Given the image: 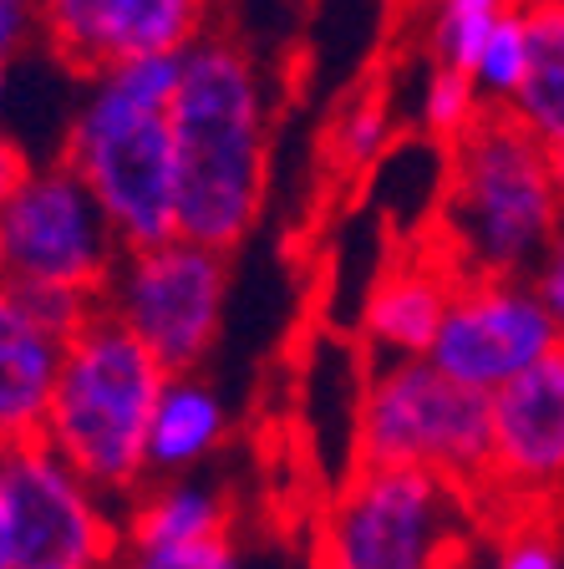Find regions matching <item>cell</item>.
<instances>
[{
  "label": "cell",
  "mask_w": 564,
  "mask_h": 569,
  "mask_svg": "<svg viewBox=\"0 0 564 569\" xmlns=\"http://www.w3.org/2000/svg\"><path fill=\"white\" fill-rule=\"evenodd\" d=\"M26 173H31V158H26V148L0 132V209L11 203V193L21 189V178H26Z\"/></svg>",
  "instance_id": "cell-26"
},
{
  "label": "cell",
  "mask_w": 564,
  "mask_h": 569,
  "mask_svg": "<svg viewBox=\"0 0 564 569\" xmlns=\"http://www.w3.org/2000/svg\"><path fill=\"white\" fill-rule=\"evenodd\" d=\"M235 432V412L204 371H174L148 427V478H194Z\"/></svg>",
  "instance_id": "cell-15"
},
{
  "label": "cell",
  "mask_w": 564,
  "mask_h": 569,
  "mask_svg": "<svg viewBox=\"0 0 564 569\" xmlns=\"http://www.w3.org/2000/svg\"><path fill=\"white\" fill-rule=\"evenodd\" d=\"M473 488L423 468H366L336 488L320 569H453L473 533Z\"/></svg>",
  "instance_id": "cell-5"
},
{
  "label": "cell",
  "mask_w": 564,
  "mask_h": 569,
  "mask_svg": "<svg viewBox=\"0 0 564 569\" xmlns=\"http://www.w3.org/2000/svg\"><path fill=\"white\" fill-rule=\"evenodd\" d=\"M524 280H530V290L540 296L544 316L554 320V331H560V341H564V219L550 234V244L540 249V260H534V270L524 274Z\"/></svg>",
  "instance_id": "cell-25"
},
{
  "label": "cell",
  "mask_w": 564,
  "mask_h": 569,
  "mask_svg": "<svg viewBox=\"0 0 564 569\" xmlns=\"http://www.w3.org/2000/svg\"><path fill=\"white\" fill-rule=\"evenodd\" d=\"M122 260V244L87 183L61 158L31 163L0 209V280L31 296L97 306Z\"/></svg>",
  "instance_id": "cell-7"
},
{
  "label": "cell",
  "mask_w": 564,
  "mask_h": 569,
  "mask_svg": "<svg viewBox=\"0 0 564 569\" xmlns=\"http://www.w3.org/2000/svg\"><path fill=\"white\" fill-rule=\"evenodd\" d=\"M97 306L31 296L0 280V442L41 438L71 331Z\"/></svg>",
  "instance_id": "cell-13"
},
{
  "label": "cell",
  "mask_w": 564,
  "mask_h": 569,
  "mask_svg": "<svg viewBox=\"0 0 564 569\" xmlns=\"http://www.w3.org/2000/svg\"><path fill=\"white\" fill-rule=\"evenodd\" d=\"M488 397L458 387L427 361H376L356 407V462L366 468H423L478 493L488 478Z\"/></svg>",
  "instance_id": "cell-6"
},
{
  "label": "cell",
  "mask_w": 564,
  "mask_h": 569,
  "mask_svg": "<svg viewBox=\"0 0 564 569\" xmlns=\"http://www.w3.org/2000/svg\"><path fill=\"white\" fill-rule=\"evenodd\" d=\"M554 346H560V331L544 316L530 280L458 274L427 361L443 377L458 381V387L494 397L518 371H530L534 361H544Z\"/></svg>",
  "instance_id": "cell-10"
},
{
  "label": "cell",
  "mask_w": 564,
  "mask_h": 569,
  "mask_svg": "<svg viewBox=\"0 0 564 569\" xmlns=\"http://www.w3.org/2000/svg\"><path fill=\"white\" fill-rule=\"evenodd\" d=\"M235 529V498L209 478H148L122 503V549L204 545Z\"/></svg>",
  "instance_id": "cell-16"
},
{
  "label": "cell",
  "mask_w": 564,
  "mask_h": 569,
  "mask_svg": "<svg viewBox=\"0 0 564 569\" xmlns=\"http://www.w3.org/2000/svg\"><path fill=\"white\" fill-rule=\"evenodd\" d=\"M174 57H138L82 77L61 132V163L87 183L122 249H148L178 234L174 153Z\"/></svg>",
  "instance_id": "cell-2"
},
{
  "label": "cell",
  "mask_w": 564,
  "mask_h": 569,
  "mask_svg": "<svg viewBox=\"0 0 564 569\" xmlns=\"http://www.w3.org/2000/svg\"><path fill=\"white\" fill-rule=\"evenodd\" d=\"M97 306L112 320H122L158 367L204 371L224 336V310H229V254L204 249L194 239L174 234L148 249H122L118 270L107 280Z\"/></svg>",
  "instance_id": "cell-9"
},
{
  "label": "cell",
  "mask_w": 564,
  "mask_h": 569,
  "mask_svg": "<svg viewBox=\"0 0 564 569\" xmlns=\"http://www.w3.org/2000/svg\"><path fill=\"white\" fill-rule=\"evenodd\" d=\"M488 569H564V519L554 509L504 513Z\"/></svg>",
  "instance_id": "cell-20"
},
{
  "label": "cell",
  "mask_w": 564,
  "mask_h": 569,
  "mask_svg": "<svg viewBox=\"0 0 564 569\" xmlns=\"http://www.w3.org/2000/svg\"><path fill=\"white\" fill-rule=\"evenodd\" d=\"M214 0H41V41L77 77L138 57H174L209 31Z\"/></svg>",
  "instance_id": "cell-12"
},
{
  "label": "cell",
  "mask_w": 564,
  "mask_h": 569,
  "mask_svg": "<svg viewBox=\"0 0 564 569\" xmlns=\"http://www.w3.org/2000/svg\"><path fill=\"white\" fill-rule=\"evenodd\" d=\"M504 11L508 0H427L423 47L433 57V67L468 71V61L478 57V47L488 41V31L498 26Z\"/></svg>",
  "instance_id": "cell-18"
},
{
  "label": "cell",
  "mask_w": 564,
  "mask_h": 569,
  "mask_svg": "<svg viewBox=\"0 0 564 569\" xmlns=\"http://www.w3.org/2000/svg\"><path fill=\"white\" fill-rule=\"evenodd\" d=\"M478 118H483V97L468 71L427 67V82H423V92H417V122H423L427 138L458 142Z\"/></svg>",
  "instance_id": "cell-21"
},
{
  "label": "cell",
  "mask_w": 564,
  "mask_h": 569,
  "mask_svg": "<svg viewBox=\"0 0 564 569\" xmlns=\"http://www.w3.org/2000/svg\"><path fill=\"white\" fill-rule=\"evenodd\" d=\"M530 16L518 11V6H508L504 16H498V26L488 31V41L478 47V57L468 61V77L473 87H478L483 107H508L514 102V92L524 87V77H530Z\"/></svg>",
  "instance_id": "cell-19"
},
{
  "label": "cell",
  "mask_w": 564,
  "mask_h": 569,
  "mask_svg": "<svg viewBox=\"0 0 564 569\" xmlns=\"http://www.w3.org/2000/svg\"><path fill=\"white\" fill-rule=\"evenodd\" d=\"M488 478L478 498L498 513L554 509L564 498V341L488 397Z\"/></svg>",
  "instance_id": "cell-11"
},
{
  "label": "cell",
  "mask_w": 564,
  "mask_h": 569,
  "mask_svg": "<svg viewBox=\"0 0 564 569\" xmlns=\"http://www.w3.org/2000/svg\"><path fill=\"white\" fill-rule=\"evenodd\" d=\"M0 569H6V559H0Z\"/></svg>",
  "instance_id": "cell-28"
},
{
  "label": "cell",
  "mask_w": 564,
  "mask_h": 569,
  "mask_svg": "<svg viewBox=\"0 0 564 569\" xmlns=\"http://www.w3.org/2000/svg\"><path fill=\"white\" fill-rule=\"evenodd\" d=\"M564 219V168L544 153L514 112L483 118L447 142V183L437 203V254L453 274L524 280Z\"/></svg>",
  "instance_id": "cell-3"
},
{
  "label": "cell",
  "mask_w": 564,
  "mask_h": 569,
  "mask_svg": "<svg viewBox=\"0 0 564 569\" xmlns=\"http://www.w3.org/2000/svg\"><path fill=\"white\" fill-rule=\"evenodd\" d=\"M0 559L6 569H118L122 503L47 438L11 442L0 452Z\"/></svg>",
  "instance_id": "cell-8"
},
{
  "label": "cell",
  "mask_w": 564,
  "mask_h": 569,
  "mask_svg": "<svg viewBox=\"0 0 564 569\" xmlns=\"http://www.w3.org/2000/svg\"><path fill=\"white\" fill-rule=\"evenodd\" d=\"M453 284H458V274L447 270V260L433 244L412 249L392 270L376 274L362 310V336L376 361H407V356L433 351Z\"/></svg>",
  "instance_id": "cell-14"
},
{
  "label": "cell",
  "mask_w": 564,
  "mask_h": 569,
  "mask_svg": "<svg viewBox=\"0 0 564 569\" xmlns=\"http://www.w3.org/2000/svg\"><path fill=\"white\" fill-rule=\"evenodd\" d=\"M387 132H392L387 107L376 102V97H362L342 118V128H336V158H342V168L376 163V153L387 148Z\"/></svg>",
  "instance_id": "cell-23"
},
{
  "label": "cell",
  "mask_w": 564,
  "mask_h": 569,
  "mask_svg": "<svg viewBox=\"0 0 564 569\" xmlns=\"http://www.w3.org/2000/svg\"><path fill=\"white\" fill-rule=\"evenodd\" d=\"M508 6H518V11H554L564 0H508Z\"/></svg>",
  "instance_id": "cell-27"
},
{
  "label": "cell",
  "mask_w": 564,
  "mask_h": 569,
  "mask_svg": "<svg viewBox=\"0 0 564 569\" xmlns=\"http://www.w3.org/2000/svg\"><path fill=\"white\" fill-rule=\"evenodd\" d=\"M530 16V77L514 92L504 112H514L518 128L540 142L544 153L564 168V6L554 11H524Z\"/></svg>",
  "instance_id": "cell-17"
},
{
  "label": "cell",
  "mask_w": 564,
  "mask_h": 569,
  "mask_svg": "<svg viewBox=\"0 0 564 569\" xmlns=\"http://www.w3.org/2000/svg\"><path fill=\"white\" fill-rule=\"evenodd\" d=\"M168 371L102 306L71 331L41 438L112 503L148 483V427Z\"/></svg>",
  "instance_id": "cell-4"
},
{
  "label": "cell",
  "mask_w": 564,
  "mask_h": 569,
  "mask_svg": "<svg viewBox=\"0 0 564 569\" xmlns=\"http://www.w3.org/2000/svg\"><path fill=\"white\" fill-rule=\"evenodd\" d=\"M118 569H249L245 549H239L235 529L214 533L204 545H178V549H122Z\"/></svg>",
  "instance_id": "cell-22"
},
{
  "label": "cell",
  "mask_w": 564,
  "mask_h": 569,
  "mask_svg": "<svg viewBox=\"0 0 564 569\" xmlns=\"http://www.w3.org/2000/svg\"><path fill=\"white\" fill-rule=\"evenodd\" d=\"M36 41H41V0H0V118H6V87H11L16 61Z\"/></svg>",
  "instance_id": "cell-24"
},
{
  "label": "cell",
  "mask_w": 564,
  "mask_h": 569,
  "mask_svg": "<svg viewBox=\"0 0 564 569\" xmlns=\"http://www.w3.org/2000/svg\"><path fill=\"white\" fill-rule=\"evenodd\" d=\"M178 234L235 254L255 234L270 183V82L229 31H204L178 51L174 87Z\"/></svg>",
  "instance_id": "cell-1"
}]
</instances>
